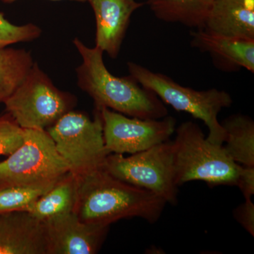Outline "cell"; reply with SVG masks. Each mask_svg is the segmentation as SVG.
Wrapping results in <instances>:
<instances>
[{
  "label": "cell",
  "instance_id": "cell-3",
  "mask_svg": "<svg viewBox=\"0 0 254 254\" xmlns=\"http://www.w3.org/2000/svg\"><path fill=\"white\" fill-rule=\"evenodd\" d=\"M173 141L175 182L180 187L191 181L211 186H237L242 165L235 163L223 145L209 141L198 124L182 123Z\"/></svg>",
  "mask_w": 254,
  "mask_h": 254
},
{
  "label": "cell",
  "instance_id": "cell-9",
  "mask_svg": "<svg viewBox=\"0 0 254 254\" xmlns=\"http://www.w3.org/2000/svg\"><path fill=\"white\" fill-rule=\"evenodd\" d=\"M106 149L116 154H134L170 140L177 121L167 115L158 120L127 116L108 108L99 110Z\"/></svg>",
  "mask_w": 254,
  "mask_h": 254
},
{
  "label": "cell",
  "instance_id": "cell-5",
  "mask_svg": "<svg viewBox=\"0 0 254 254\" xmlns=\"http://www.w3.org/2000/svg\"><path fill=\"white\" fill-rule=\"evenodd\" d=\"M3 103L6 113L23 129L46 130L73 110L77 98L58 89L34 63L22 83Z\"/></svg>",
  "mask_w": 254,
  "mask_h": 254
},
{
  "label": "cell",
  "instance_id": "cell-14",
  "mask_svg": "<svg viewBox=\"0 0 254 254\" xmlns=\"http://www.w3.org/2000/svg\"><path fill=\"white\" fill-rule=\"evenodd\" d=\"M203 28L219 36L254 41V0H213Z\"/></svg>",
  "mask_w": 254,
  "mask_h": 254
},
{
  "label": "cell",
  "instance_id": "cell-11",
  "mask_svg": "<svg viewBox=\"0 0 254 254\" xmlns=\"http://www.w3.org/2000/svg\"><path fill=\"white\" fill-rule=\"evenodd\" d=\"M94 12L95 46L112 59L118 58L131 17L145 3L136 0H87Z\"/></svg>",
  "mask_w": 254,
  "mask_h": 254
},
{
  "label": "cell",
  "instance_id": "cell-15",
  "mask_svg": "<svg viewBox=\"0 0 254 254\" xmlns=\"http://www.w3.org/2000/svg\"><path fill=\"white\" fill-rule=\"evenodd\" d=\"M77 196V178L71 172L65 174L26 211L42 221L73 213Z\"/></svg>",
  "mask_w": 254,
  "mask_h": 254
},
{
  "label": "cell",
  "instance_id": "cell-12",
  "mask_svg": "<svg viewBox=\"0 0 254 254\" xmlns=\"http://www.w3.org/2000/svg\"><path fill=\"white\" fill-rule=\"evenodd\" d=\"M0 254H48L45 222L26 210L0 213Z\"/></svg>",
  "mask_w": 254,
  "mask_h": 254
},
{
  "label": "cell",
  "instance_id": "cell-20",
  "mask_svg": "<svg viewBox=\"0 0 254 254\" xmlns=\"http://www.w3.org/2000/svg\"><path fill=\"white\" fill-rule=\"evenodd\" d=\"M42 34V30L34 23L16 26L10 23L0 12V49L11 45L34 41Z\"/></svg>",
  "mask_w": 254,
  "mask_h": 254
},
{
  "label": "cell",
  "instance_id": "cell-19",
  "mask_svg": "<svg viewBox=\"0 0 254 254\" xmlns=\"http://www.w3.org/2000/svg\"><path fill=\"white\" fill-rule=\"evenodd\" d=\"M56 182L0 188V213L27 210L37 199L51 189Z\"/></svg>",
  "mask_w": 254,
  "mask_h": 254
},
{
  "label": "cell",
  "instance_id": "cell-4",
  "mask_svg": "<svg viewBox=\"0 0 254 254\" xmlns=\"http://www.w3.org/2000/svg\"><path fill=\"white\" fill-rule=\"evenodd\" d=\"M127 67L129 75L153 91L165 104L203 122L208 128L209 141L223 145L225 132L218 115L222 110L231 106L233 101L230 93L217 88L197 91L182 86L167 75L155 72L133 62H128Z\"/></svg>",
  "mask_w": 254,
  "mask_h": 254
},
{
  "label": "cell",
  "instance_id": "cell-22",
  "mask_svg": "<svg viewBox=\"0 0 254 254\" xmlns=\"http://www.w3.org/2000/svg\"><path fill=\"white\" fill-rule=\"evenodd\" d=\"M234 218L249 232L254 236V204L252 198L245 199L235 210Z\"/></svg>",
  "mask_w": 254,
  "mask_h": 254
},
{
  "label": "cell",
  "instance_id": "cell-13",
  "mask_svg": "<svg viewBox=\"0 0 254 254\" xmlns=\"http://www.w3.org/2000/svg\"><path fill=\"white\" fill-rule=\"evenodd\" d=\"M190 46L208 53L214 66L225 72L245 68L254 73V41L229 38L198 28L190 32Z\"/></svg>",
  "mask_w": 254,
  "mask_h": 254
},
{
  "label": "cell",
  "instance_id": "cell-6",
  "mask_svg": "<svg viewBox=\"0 0 254 254\" xmlns=\"http://www.w3.org/2000/svg\"><path fill=\"white\" fill-rule=\"evenodd\" d=\"M46 131L75 176L103 168L110 153L105 147L99 110L95 108L93 120L83 112L70 110Z\"/></svg>",
  "mask_w": 254,
  "mask_h": 254
},
{
  "label": "cell",
  "instance_id": "cell-18",
  "mask_svg": "<svg viewBox=\"0 0 254 254\" xmlns=\"http://www.w3.org/2000/svg\"><path fill=\"white\" fill-rule=\"evenodd\" d=\"M30 51L23 49H0V103H4L23 81L33 66Z\"/></svg>",
  "mask_w": 254,
  "mask_h": 254
},
{
  "label": "cell",
  "instance_id": "cell-7",
  "mask_svg": "<svg viewBox=\"0 0 254 254\" xmlns=\"http://www.w3.org/2000/svg\"><path fill=\"white\" fill-rule=\"evenodd\" d=\"M103 169L121 181L159 195L167 203H177L179 187L175 182L173 143L170 140L130 156L111 153Z\"/></svg>",
  "mask_w": 254,
  "mask_h": 254
},
{
  "label": "cell",
  "instance_id": "cell-17",
  "mask_svg": "<svg viewBox=\"0 0 254 254\" xmlns=\"http://www.w3.org/2000/svg\"><path fill=\"white\" fill-rule=\"evenodd\" d=\"M225 132L223 145L230 158L244 167L254 168V122L250 117L236 114L221 123Z\"/></svg>",
  "mask_w": 254,
  "mask_h": 254
},
{
  "label": "cell",
  "instance_id": "cell-16",
  "mask_svg": "<svg viewBox=\"0 0 254 254\" xmlns=\"http://www.w3.org/2000/svg\"><path fill=\"white\" fill-rule=\"evenodd\" d=\"M213 0H146L150 11L160 21L203 28Z\"/></svg>",
  "mask_w": 254,
  "mask_h": 254
},
{
  "label": "cell",
  "instance_id": "cell-23",
  "mask_svg": "<svg viewBox=\"0 0 254 254\" xmlns=\"http://www.w3.org/2000/svg\"><path fill=\"white\" fill-rule=\"evenodd\" d=\"M237 187L240 188L245 199L254 195V168L241 167Z\"/></svg>",
  "mask_w": 254,
  "mask_h": 254
},
{
  "label": "cell",
  "instance_id": "cell-1",
  "mask_svg": "<svg viewBox=\"0 0 254 254\" xmlns=\"http://www.w3.org/2000/svg\"><path fill=\"white\" fill-rule=\"evenodd\" d=\"M76 178L73 213L86 223L110 226L123 219L141 218L153 224L168 203L149 190L115 178L103 168Z\"/></svg>",
  "mask_w": 254,
  "mask_h": 254
},
{
  "label": "cell",
  "instance_id": "cell-2",
  "mask_svg": "<svg viewBox=\"0 0 254 254\" xmlns=\"http://www.w3.org/2000/svg\"><path fill=\"white\" fill-rule=\"evenodd\" d=\"M82 64L76 69L78 86L93 100L95 109L108 108L131 118L158 120L168 115L165 103L131 75L118 77L110 72L98 47L88 48L75 38Z\"/></svg>",
  "mask_w": 254,
  "mask_h": 254
},
{
  "label": "cell",
  "instance_id": "cell-8",
  "mask_svg": "<svg viewBox=\"0 0 254 254\" xmlns=\"http://www.w3.org/2000/svg\"><path fill=\"white\" fill-rule=\"evenodd\" d=\"M22 144L0 163V188L56 182L70 172L45 129H24Z\"/></svg>",
  "mask_w": 254,
  "mask_h": 254
},
{
  "label": "cell",
  "instance_id": "cell-24",
  "mask_svg": "<svg viewBox=\"0 0 254 254\" xmlns=\"http://www.w3.org/2000/svg\"><path fill=\"white\" fill-rule=\"evenodd\" d=\"M2 2L6 3V4H11V3L15 2L18 0H1ZM50 1H64V0H50ZM70 1H80V2H86L87 0H70Z\"/></svg>",
  "mask_w": 254,
  "mask_h": 254
},
{
  "label": "cell",
  "instance_id": "cell-10",
  "mask_svg": "<svg viewBox=\"0 0 254 254\" xmlns=\"http://www.w3.org/2000/svg\"><path fill=\"white\" fill-rule=\"evenodd\" d=\"M45 222L48 254L98 253L110 226L82 222L74 213L63 214Z\"/></svg>",
  "mask_w": 254,
  "mask_h": 254
},
{
  "label": "cell",
  "instance_id": "cell-21",
  "mask_svg": "<svg viewBox=\"0 0 254 254\" xmlns=\"http://www.w3.org/2000/svg\"><path fill=\"white\" fill-rule=\"evenodd\" d=\"M25 131L9 114L0 117V156H9L22 144Z\"/></svg>",
  "mask_w": 254,
  "mask_h": 254
}]
</instances>
